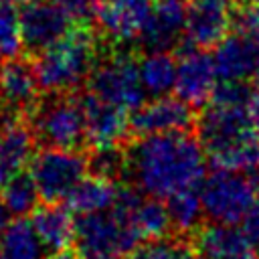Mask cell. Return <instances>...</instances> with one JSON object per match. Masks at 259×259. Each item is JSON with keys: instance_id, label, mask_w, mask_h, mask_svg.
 Segmentation results:
<instances>
[{"instance_id": "ffe728a7", "label": "cell", "mask_w": 259, "mask_h": 259, "mask_svg": "<svg viewBox=\"0 0 259 259\" xmlns=\"http://www.w3.org/2000/svg\"><path fill=\"white\" fill-rule=\"evenodd\" d=\"M32 127L18 119H12L0 132V184L22 172V168L32 160Z\"/></svg>"}, {"instance_id": "e0dca14e", "label": "cell", "mask_w": 259, "mask_h": 259, "mask_svg": "<svg viewBox=\"0 0 259 259\" xmlns=\"http://www.w3.org/2000/svg\"><path fill=\"white\" fill-rule=\"evenodd\" d=\"M194 249L200 259H259L245 231L229 223H212L200 229Z\"/></svg>"}, {"instance_id": "603a6c76", "label": "cell", "mask_w": 259, "mask_h": 259, "mask_svg": "<svg viewBox=\"0 0 259 259\" xmlns=\"http://www.w3.org/2000/svg\"><path fill=\"white\" fill-rule=\"evenodd\" d=\"M140 79L144 91L162 97L166 95L176 83V63L166 51L148 53L140 63Z\"/></svg>"}, {"instance_id": "f546056e", "label": "cell", "mask_w": 259, "mask_h": 259, "mask_svg": "<svg viewBox=\"0 0 259 259\" xmlns=\"http://www.w3.org/2000/svg\"><path fill=\"white\" fill-rule=\"evenodd\" d=\"M253 95V87L245 81L235 79H223V83L214 85L210 103L214 105H227V107H247L249 99Z\"/></svg>"}, {"instance_id": "ba28073f", "label": "cell", "mask_w": 259, "mask_h": 259, "mask_svg": "<svg viewBox=\"0 0 259 259\" xmlns=\"http://www.w3.org/2000/svg\"><path fill=\"white\" fill-rule=\"evenodd\" d=\"M89 91L125 111L138 109L146 95L140 79V65L127 53H113L93 67Z\"/></svg>"}, {"instance_id": "836d02e7", "label": "cell", "mask_w": 259, "mask_h": 259, "mask_svg": "<svg viewBox=\"0 0 259 259\" xmlns=\"http://www.w3.org/2000/svg\"><path fill=\"white\" fill-rule=\"evenodd\" d=\"M247 113L251 117V123L259 130V89H253V95L247 103Z\"/></svg>"}, {"instance_id": "8992f818", "label": "cell", "mask_w": 259, "mask_h": 259, "mask_svg": "<svg viewBox=\"0 0 259 259\" xmlns=\"http://www.w3.org/2000/svg\"><path fill=\"white\" fill-rule=\"evenodd\" d=\"M257 184V178L245 176L243 170L219 168L202 182V212L212 223L235 225L247 214V210L255 202Z\"/></svg>"}, {"instance_id": "f35d334b", "label": "cell", "mask_w": 259, "mask_h": 259, "mask_svg": "<svg viewBox=\"0 0 259 259\" xmlns=\"http://www.w3.org/2000/svg\"><path fill=\"white\" fill-rule=\"evenodd\" d=\"M160 2H164V0H160Z\"/></svg>"}, {"instance_id": "d6986e66", "label": "cell", "mask_w": 259, "mask_h": 259, "mask_svg": "<svg viewBox=\"0 0 259 259\" xmlns=\"http://www.w3.org/2000/svg\"><path fill=\"white\" fill-rule=\"evenodd\" d=\"M30 223L49 253L69 249V245L75 239V221L71 217L69 206H61L57 202H47L45 206L32 210Z\"/></svg>"}, {"instance_id": "1f68e13d", "label": "cell", "mask_w": 259, "mask_h": 259, "mask_svg": "<svg viewBox=\"0 0 259 259\" xmlns=\"http://www.w3.org/2000/svg\"><path fill=\"white\" fill-rule=\"evenodd\" d=\"M75 22H85L87 18H93V6L95 0H57Z\"/></svg>"}, {"instance_id": "83f0119b", "label": "cell", "mask_w": 259, "mask_h": 259, "mask_svg": "<svg viewBox=\"0 0 259 259\" xmlns=\"http://www.w3.org/2000/svg\"><path fill=\"white\" fill-rule=\"evenodd\" d=\"M127 259H200V255H196L182 241L156 239L150 245L138 247Z\"/></svg>"}, {"instance_id": "f1b7e54d", "label": "cell", "mask_w": 259, "mask_h": 259, "mask_svg": "<svg viewBox=\"0 0 259 259\" xmlns=\"http://www.w3.org/2000/svg\"><path fill=\"white\" fill-rule=\"evenodd\" d=\"M87 164L91 174L113 180L115 176L123 174V152H119L117 146L95 148L93 154L87 158Z\"/></svg>"}, {"instance_id": "5b68a950", "label": "cell", "mask_w": 259, "mask_h": 259, "mask_svg": "<svg viewBox=\"0 0 259 259\" xmlns=\"http://www.w3.org/2000/svg\"><path fill=\"white\" fill-rule=\"evenodd\" d=\"M32 111V134L47 148L77 150L85 140V117L79 99L67 93H53L36 101Z\"/></svg>"}, {"instance_id": "9a60e30c", "label": "cell", "mask_w": 259, "mask_h": 259, "mask_svg": "<svg viewBox=\"0 0 259 259\" xmlns=\"http://www.w3.org/2000/svg\"><path fill=\"white\" fill-rule=\"evenodd\" d=\"M34 63L18 57L0 61V99L12 111H30L38 101Z\"/></svg>"}, {"instance_id": "5bb4252c", "label": "cell", "mask_w": 259, "mask_h": 259, "mask_svg": "<svg viewBox=\"0 0 259 259\" xmlns=\"http://www.w3.org/2000/svg\"><path fill=\"white\" fill-rule=\"evenodd\" d=\"M233 12L227 0H196L186 12V40L190 47H217L233 24Z\"/></svg>"}, {"instance_id": "74e56055", "label": "cell", "mask_w": 259, "mask_h": 259, "mask_svg": "<svg viewBox=\"0 0 259 259\" xmlns=\"http://www.w3.org/2000/svg\"><path fill=\"white\" fill-rule=\"evenodd\" d=\"M2 4H10V6H14V4H28V2H32V0H0Z\"/></svg>"}, {"instance_id": "7c38bea8", "label": "cell", "mask_w": 259, "mask_h": 259, "mask_svg": "<svg viewBox=\"0 0 259 259\" xmlns=\"http://www.w3.org/2000/svg\"><path fill=\"white\" fill-rule=\"evenodd\" d=\"M194 123V111L180 97H156L150 103H142L134 109L130 119V130L138 136L166 134V132H186Z\"/></svg>"}, {"instance_id": "9c48e42d", "label": "cell", "mask_w": 259, "mask_h": 259, "mask_svg": "<svg viewBox=\"0 0 259 259\" xmlns=\"http://www.w3.org/2000/svg\"><path fill=\"white\" fill-rule=\"evenodd\" d=\"M75 20L57 0H32L18 12L22 47L40 53L63 38Z\"/></svg>"}, {"instance_id": "cb8c5ba5", "label": "cell", "mask_w": 259, "mask_h": 259, "mask_svg": "<svg viewBox=\"0 0 259 259\" xmlns=\"http://www.w3.org/2000/svg\"><path fill=\"white\" fill-rule=\"evenodd\" d=\"M38 198L40 196L30 174L18 172L0 184V200L12 217H24L32 212Z\"/></svg>"}, {"instance_id": "d6a6232c", "label": "cell", "mask_w": 259, "mask_h": 259, "mask_svg": "<svg viewBox=\"0 0 259 259\" xmlns=\"http://www.w3.org/2000/svg\"><path fill=\"white\" fill-rule=\"evenodd\" d=\"M243 231L251 241V245L255 247V251L259 253V198L251 204V208L243 217Z\"/></svg>"}, {"instance_id": "30bf717a", "label": "cell", "mask_w": 259, "mask_h": 259, "mask_svg": "<svg viewBox=\"0 0 259 259\" xmlns=\"http://www.w3.org/2000/svg\"><path fill=\"white\" fill-rule=\"evenodd\" d=\"M150 12L152 0H95L93 20L111 40L127 42L138 38Z\"/></svg>"}, {"instance_id": "e575fe53", "label": "cell", "mask_w": 259, "mask_h": 259, "mask_svg": "<svg viewBox=\"0 0 259 259\" xmlns=\"http://www.w3.org/2000/svg\"><path fill=\"white\" fill-rule=\"evenodd\" d=\"M12 119H14V111H12V109H10V107L0 99V132H2V130H4Z\"/></svg>"}, {"instance_id": "8fae6325", "label": "cell", "mask_w": 259, "mask_h": 259, "mask_svg": "<svg viewBox=\"0 0 259 259\" xmlns=\"http://www.w3.org/2000/svg\"><path fill=\"white\" fill-rule=\"evenodd\" d=\"M79 103L85 117V140L93 148L119 146L125 140L130 132V119L125 115V109L97 97L91 91L85 93Z\"/></svg>"}, {"instance_id": "d4e9b609", "label": "cell", "mask_w": 259, "mask_h": 259, "mask_svg": "<svg viewBox=\"0 0 259 259\" xmlns=\"http://www.w3.org/2000/svg\"><path fill=\"white\" fill-rule=\"evenodd\" d=\"M134 223L142 239H150V241L164 239L172 227L168 208L160 202V198H152V196L148 200L140 198V202L134 208Z\"/></svg>"}, {"instance_id": "4fadbf2b", "label": "cell", "mask_w": 259, "mask_h": 259, "mask_svg": "<svg viewBox=\"0 0 259 259\" xmlns=\"http://www.w3.org/2000/svg\"><path fill=\"white\" fill-rule=\"evenodd\" d=\"M217 81L214 59L196 47L180 53L176 63V83L174 89L182 101L188 105H202L210 99Z\"/></svg>"}, {"instance_id": "44dd1931", "label": "cell", "mask_w": 259, "mask_h": 259, "mask_svg": "<svg viewBox=\"0 0 259 259\" xmlns=\"http://www.w3.org/2000/svg\"><path fill=\"white\" fill-rule=\"evenodd\" d=\"M119 194V186L111 178L103 176H85L67 196V204L71 212L77 214H89V212H101L109 210Z\"/></svg>"}, {"instance_id": "2e32d148", "label": "cell", "mask_w": 259, "mask_h": 259, "mask_svg": "<svg viewBox=\"0 0 259 259\" xmlns=\"http://www.w3.org/2000/svg\"><path fill=\"white\" fill-rule=\"evenodd\" d=\"M186 28V10L178 0H164L152 8L138 38L148 53L172 49Z\"/></svg>"}, {"instance_id": "7a4b0ae2", "label": "cell", "mask_w": 259, "mask_h": 259, "mask_svg": "<svg viewBox=\"0 0 259 259\" xmlns=\"http://www.w3.org/2000/svg\"><path fill=\"white\" fill-rule=\"evenodd\" d=\"M140 194L119 188L117 200L109 210L79 214L75 221V253L79 259H127L144 241L136 223L134 208Z\"/></svg>"}, {"instance_id": "ac0fdd59", "label": "cell", "mask_w": 259, "mask_h": 259, "mask_svg": "<svg viewBox=\"0 0 259 259\" xmlns=\"http://www.w3.org/2000/svg\"><path fill=\"white\" fill-rule=\"evenodd\" d=\"M212 59H214L217 75L223 79L259 81V42L241 32L233 36H225L217 45V53Z\"/></svg>"}, {"instance_id": "484cf974", "label": "cell", "mask_w": 259, "mask_h": 259, "mask_svg": "<svg viewBox=\"0 0 259 259\" xmlns=\"http://www.w3.org/2000/svg\"><path fill=\"white\" fill-rule=\"evenodd\" d=\"M168 214L172 225L180 231V233H188L192 231L202 214V202H200V194H196L194 188H186L180 190L172 196H168Z\"/></svg>"}, {"instance_id": "3957f363", "label": "cell", "mask_w": 259, "mask_h": 259, "mask_svg": "<svg viewBox=\"0 0 259 259\" xmlns=\"http://www.w3.org/2000/svg\"><path fill=\"white\" fill-rule=\"evenodd\" d=\"M198 140L219 168H259V130L251 123L247 107L210 103L198 119Z\"/></svg>"}, {"instance_id": "4dcf8cb0", "label": "cell", "mask_w": 259, "mask_h": 259, "mask_svg": "<svg viewBox=\"0 0 259 259\" xmlns=\"http://www.w3.org/2000/svg\"><path fill=\"white\" fill-rule=\"evenodd\" d=\"M235 22L241 34L259 42V0H243Z\"/></svg>"}, {"instance_id": "52a82bcc", "label": "cell", "mask_w": 259, "mask_h": 259, "mask_svg": "<svg viewBox=\"0 0 259 259\" xmlns=\"http://www.w3.org/2000/svg\"><path fill=\"white\" fill-rule=\"evenodd\" d=\"M87 156L69 148H45L30 160V176L45 202H59L85 178Z\"/></svg>"}, {"instance_id": "4316f807", "label": "cell", "mask_w": 259, "mask_h": 259, "mask_svg": "<svg viewBox=\"0 0 259 259\" xmlns=\"http://www.w3.org/2000/svg\"><path fill=\"white\" fill-rule=\"evenodd\" d=\"M22 49L18 14L10 4L0 2V61L16 57Z\"/></svg>"}, {"instance_id": "d590c367", "label": "cell", "mask_w": 259, "mask_h": 259, "mask_svg": "<svg viewBox=\"0 0 259 259\" xmlns=\"http://www.w3.org/2000/svg\"><path fill=\"white\" fill-rule=\"evenodd\" d=\"M49 259H79L77 253L69 251V249H63V251H57V253H51Z\"/></svg>"}, {"instance_id": "6da1fadb", "label": "cell", "mask_w": 259, "mask_h": 259, "mask_svg": "<svg viewBox=\"0 0 259 259\" xmlns=\"http://www.w3.org/2000/svg\"><path fill=\"white\" fill-rule=\"evenodd\" d=\"M123 174L152 198L196 188L204 174L200 144L184 132L148 134L123 152Z\"/></svg>"}, {"instance_id": "8d00e7d4", "label": "cell", "mask_w": 259, "mask_h": 259, "mask_svg": "<svg viewBox=\"0 0 259 259\" xmlns=\"http://www.w3.org/2000/svg\"><path fill=\"white\" fill-rule=\"evenodd\" d=\"M8 219H10V212L6 210V206H4V204H2V200H0V233H2V231H4V227L10 223Z\"/></svg>"}, {"instance_id": "277c9868", "label": "cell", "mask_w": 259, "mask_h": 259, "mask_svg": "<svg viewBox=\"0 0 259 259\" xmlns=\"http://www.w3.org/2000/svg\"><path fill=\"white\" fill-rule=\"evenodd\" d=\"M97 59L95 36L89 28L79 26L38 53L34 71L40 89L49 93H69L89 79Z\"/></svg>"}, {"instance_id": "7402d4cb", "label": "cell", "mask_w": 259, "mask_h": 259, "mask_svg": "<svg viewBox=\"0 0 259 259\" xmlns=\"http://www.w3.org/2000/svg\"><path fill=\"white\" fill-rule=\"evenodd\" d=\"M0 259H49V251L32 223L18 217L0 233Z\"/></svg>"}]
</instances>
